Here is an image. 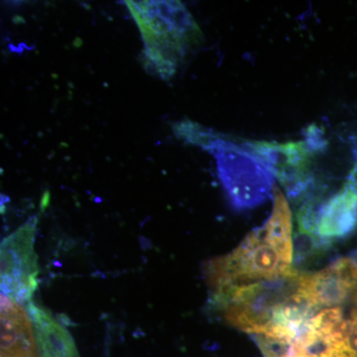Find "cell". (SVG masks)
I'll return each mask as SVG.
<instances>
[{
	"instance_id": "6da1fadb",
	"label": "cell",
	"mask_w": 357,
	"mask_h": 357,
	"mask_svg": "<svg viewBox=\"0 0 357 357\" xmlns=\"http://www.w3.org/2000/svg\"><path fill=\"white\" fill-rule=\"evenodd\" d=\"M178 137L210 150L230 203L238 210L264 203L274 190L275 176L249 142H236L190 121L175 128Z\"/></svg>"
},
{
	"instance_id": "7a4b0ae2",
	"label": "cell",
	"mask_w": 357,
	"mask_h": 357,
	"mask_svg": "<svg viewBox=\"0 0 357 357\" xmlns=\"http://www.w3.org/2000/svg\"><path fill=\"white\" fill-rule=\"evenodd\" d=\"M307 275L292 268L283 276L234 289L213 304L222 312L229 325L251 335H262L275 311L304 287Z\"/></svg>"
},
{
	"instance_id": "3957f363",
	"label": "cell",
	"mask_w": 357,
	"mask_h": 357,
	"mask_svg": "<svg viewBox=\"0 0 357 357\" xmlns=\"http://www.w3.org/2000/svg\"><path fill=\"white\" fill-rule=\"evenodd\" d=\"M35 225L34 220H29L1 243L2 296L20 304L31 302L38 285Z\"/></svg>"
},
{
	"instance_id": "277c9868",
	"label": "cell",
	"mask_w": 357,
	"mask_h": 357,
	"mask_svg": "<svg viewBox=\"0 0 357 357\" xmlns=\"http://www.w3.org/2000/svg\"><path fill=\"white\" fill-rule=\"evenodd\" d=\"M249 144L278 178L290 198H299L309 189L311 154L314 149L307 140L288 143L249 141Z\"/></svg>"
},
{
	"instance_id": "5b68a950",
	"label": "cell",
	"mask_w": 357,
	"mask_h": 357,
	"mask_svg": "<svg viewBox=\"0 0 357 357\" xmlns=\"http://www.w3.org/2000/svg\"><path fill=\"white\" fill-rule=\"evenodd\" d=\"M1 301V357H41L28 310L2 295Z\"/></svg>"
},
{
	"instance_id": "8992f818",
	"label": "cell",
	"mask_w": 357,
	"mask_h": 357,
	"mask_svg": "<svg viewBox=\"0 0 357 357\" xmlns=\"http://www.w3.org/2000/svg\"><path fill=\"white\" fill-rule=\"evenodd\" d=\"M356 271L354 258H342L318 273L310 274L307 291L319 310L340 307L351 299Z\"/></svg>"
},
{
	"instance_id": "52a82bcc",
	"label": "cell",
	"mask_w": 357,
	"mask_h": 357,
	"mask_svg": "<svg viewBox=\"0 0 357 357\" xmlns=\"http://www.w3.org/2000/svg\"><path fill=\"white\" fill-rule=\"evenodd\" d=\"M357 225V194L344 187L319 206L318 234L332 243L333 239L351 234Z\"/></svg>"
},
{
	"instance_id": "ba28073f",
	"label": "cell",
	"mask_w": 357,
	"mask_h": 357,
	"mask_svg": "<svg viewBox=\"0 0 357 357\" xmlns=\"http://www.w3.org/2000/svg\"><path fill=\"white\" fill-rule=\"evenodd\" d=\"M27 310L31 317L41 357H79L69 332L43 309L30 302Z\"/></svg>"
},
{
	"instance_id": "9c48e42d",
	"label": "cell",
	"mask_w": 357,
	"mask_h": 357,
	"mask_svg": "<svg viewBox=\"0 0 357 357\" xmlns=\"http://www.w3.org/2000/svg\"><path fill=\"white\" fill-rule=\"evenodd\" d=\"M273 211L264 225L265 237L281 251L286 259L293 262L292 215L283 192L278 187L273 190Z\"/></svg>"
},
{
	"instance_id": "30bf717a",
	"label": "cell",
	"mask_w": 357,
	"mask_h": 357,
	"mask_svg": "<svg viewBox=\"0 0 357 357\" xmlns=\"http://www.w3.org/2000/svg\"><path fill=\"white\" fill-rule=\"evenodd\" d=\"M331 243L316 234L298 229L293 238V261L302 263L325 250Z\"/></svg>"
},
{
	"instance_id": "8fae6325",
	"label": "cell",
	"mask_w": 357,
	"mask_h": 357,
	"mask_svg": "<svg viewBox=\"0 0 357 357\" xmlns=\"http://www.w3.org/2000/svg\"><path fill=\"white\" fill-rule=\"evenodd\" d=\"M354 306H357V260L356 259V271H354V281L351 284V299Z\"/></svg>"
}]
</instances>
